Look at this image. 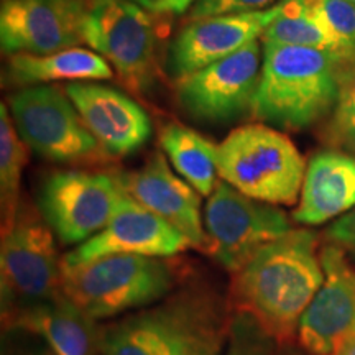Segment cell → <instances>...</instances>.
<instances>
[{
	"instance_id": "obj_1",
	"label": "cell",
	"mask_w": 355,
	"mask_h": 355,
	"mask_svg": "<svg viewBox=\"0 0 355 355\" xmlns=\"http://www.w3.org/2000/svg\"><path fill=\"white\" fill-rule=\"evenodd\" d=\"M322 279L316 234L291 229L234 273L232 303L235 311L254 316L278 344H286L298 332Z\"/></svg>"
},
{
	"instance_id": "obj_2",
	"label": "cell",
	"mask_w": 355,
	"mask_h": 355,
	"mask_svg": "<svg viewBox=\"0 0 355 355\" xmlns=\"http://www.w3.org/2000/svg\"><path fill=\"white\" fill-rule=\"evenodd\" d=\"M354 63L314 48L263 43L252 115L266 125L303 130L334 109L340 79Z\"/></svg>"
},
{
	"instance_id": "obj_3",
	"label": "cell",
	"mask_w": 355,
	"mask_h": 355,
	"mask_svg": "<svg viewBox=\"0 0 355 355\" xmlns=\"http://www.w3.org/2000/svg\"><path fill=\"white\" fill-rule=\"evenodd\" d=\"M219 176L257 201L293 206L300 199L306 163L285 133L263 123L235 128L217 145Z\"/></svg>"
},
{
	"instance_id": "obj_4",
	"label": "cell",
	"mask_w": 355,
	"mask_h": 355,
	"mask_svg": "<svg viewBox=\"0 0 355 355\" xmlns=\"http://www.w3.org/2000/svg\"><path fill=\"white\" fill-rule=\"evenodd\" d=\"M175 273L165 259L112 255L64 266L61 291L91 319L112 318L144 308L168 295Z\"/></svg>"
},
{
	"instance_id": "obj_5",
	"label": "cell",
	"mask_w": 355,
	"mask_h": 355,
	"mask_svg": "<svg viewBox=\"0 0 355 355\" xmlns=\"http://www.w3.org/2000/svg\"><path fill=\"white\" fill-rule=\"evenodd\" d=\"M8 109L20 139L40 157L63 165H99L110 158L68 94L55 86L19 89Z\"/></svg>"
},
{
	"instance_id": "obj_6",
	"label": "cell",
	"mask_w": 355,
	"mask_h": 355,
	"mask_svg": "<svg viewBox=\"0 0 355 355\" xmlns=\"http://www.w3.org/2000/svg\"><path fill=\"white\" fill-rule=\"evenodd\" d=\"M63 259L58 255L53 229L42 212L21 206L15 220L2 230L0 285L2 314L28 308L63 295Z\"/></svg>"
},
{
	"instance_id": "obj_7",
	"label": "cell",
	"mask_w": 355,
	"mask_h": 355,
	"mask_svg": "<svg viewBox=\"0 0 355 355\" xmlns=\"http://www.w3.org/2000/svg\"><path fill=\"white\" fill-rule=\"evenodd\" d=\"M84 42L112 64L130 91L152 86L158 37L148 10L128 0H87Z\"/></svg>"
},
{
	"instance_id": "obj_8",
	"label": "cell",
	"mask_w": 355,
	"mask_h": 355,
	"mask_svg": "<svg viewBox=\"0 0 355 355\" xmlns=\"http://www.w3.org/2000/svg\"><path fill=\"white\" fill-rule=\"evenodd\" d=\"M125 198L117 173L66 170L43 181L38 207L61 242L83 243L109 224Z\"/></svg>"
},
{
	"instance_id": "obj_9",
	"label": "cell",
	"mask_w": 355,
	"mask_h": 355,
	"mask_svg": "<svg viewBox=\"0 0 355 355\" xmlns=\"http://www.w3.org/2000/svg\"><path fill=\"white\" fill-rule=\"evenodd\" d=\"M207 252L227 272H239L266 243L290 232L286 214L273 204L242 194L229 183H217L204 207Z\"/></svg>"
},
{
	"instance_id": "obj_10",
	"label": "cell",
	"mask_w": 355,
	"mask_h": 355,
	"mask_svg": "<svg viewBox=\"0 0 355 355\" xmlns=\"http://www.w3.org/2000/svg\"><path fill=\"white\" fill-rule=\"evenodd\" d=\"M263 51L259 40L242 50L178 79L181 107L202 122H230L252 114L259 91Z\"/></svg>"
},
{
	"instance_id": "obj_11",
	"label": "cell",
	"mask_w": 355,
	"mask_h": 355,
	"mask_svg": "<svg viewBox=\"0 0 355 355\" xmlns=\"http://www.w3.org/2000/svg\"><path fill=\"white\" fill-rule=\"evenodd\" d=\"M87 0H2L0 44L7 55H50L84 42Z\"/></svg>"
},
{
	"instance_id": "obj_12",
	"label": "cell",
	"mask_w": 355,
	"mask_h": 355,
	"mask_svg": "<svg viewBox=\"0 0 355 355\" xmlns=\"http://www.w3.org/2000/svg\"><path fill=\"white\" fill-rule=\"evenodd\" d=\"M322 285L298 324V343L308 355H331L355 322V266L344 248L326 242L319 248Z\"/></svg>"
},
{
	"instance_id": "obj_13",
	"label": "cell",
	"mask_w": 355,
	"mask_h": 355,
	"mask_svg": "<svg viewBox=\"0 0 355 355\" xmlns=\"http://www.w3.org/2000/svg\"><path fill=\"white\" fill-rule=\"evenodd\" d=\"M191 242L173 225L128 196L101 232L63 257L64 266L89 263L112 255L166 259L188 250Z\"/></svg>"
},
{
	"instance_id": "obj_14",
	"label": "cell",
	"mask_w": 355,
	"mask_h": 355,
	"mask_svg": "<svg viewBox=\"0 0 355 355\" xmlns=\"http://www.w3.org/2000/svg\"><path fill=\"white\" fill-rule=\"evenodd\" d=\"M278 12L279 2L259 12L191 20L170 46L168 69L171 76L183 79L257 42Z\"/></svg>"
},
{
	"instance_id": "obj_15",
	"label": "cell",
	"mask_w": 355,
	"mask_h": 355,
	"mask_svg": "<svg viewBox=\"0 0 355 355\" xmlns=\"http://www.w3.org/2000/svg\"><path fill=\"white\" fill-rule=\"evenodd\" d=\"M121 180L133 201L166 220L194 248L207 252L201 194L171 170L163 155L155 153L140 170L121 175Z\"/></svg>"
},
{
	"instance_id": "obj_16",
	"label": "cell",
	"mask_w": 355,
	"mask_h": 355,
	"mask_svg": "<svg viewBox=\"0 0 355 355\" xmlns=\"http://www.w3.org/2000/svg\"><path fill=\"white\" fill-rule=\"evenodd\" d=\"M64 92L109 157H127L140 150L152 135L148 114L117 89L71 83Z\"/></svg>"
},
{
	"instance_id": "obj_17",
	"label": "cell",
	"mask_w": 355,
	"mask_h": 355,
	"mask_svg": "<svg viewBox=\"0 0 355 355\" xmlns=\"http://www.w3.org/2000/svg\"><path fill=\"white\" fill-rule=\"evenodd\" d=\"M355 207V157L321 150L311 157L293 219L303 225L326 224Z\"/></svg>"
},
{
	"instance_id": "obj_18",
	"label": "cell",
	"mask_w": 355,
	"mask_h": 355,
	"mask_svg": "<svg viewBox=\"0 0 355 355\" xmlns=\"http://www.w3.org/2000/svg\"><path fill=\"white\" fill-rule=\"evenodd\" d=\"M198 298H176L141 311L101 334L99 355H171Z\"/></svg>"
},
{
	"instance_id": "obj_19",
	"label": "cell",
	"mask_w": 355,
	"mask_h": 355,
	"mask_svg": "<svg viewBox=\"0 0 355 355\" xmlns=\"http://www.w3.org/2000/svg\"><path fill=\"white\" fill-rule=\"evenodd\" d=\"M8 327L33 332L55 355H99L101 336L87 318L64 295L3 316Z\"/></svg>"
},
{
	"instance_id": "obj_20",
	"label": "cell",
	"mask_w": 355,
	"mask_h": 355,
	"mask_svg": "<svg viewBox=\"0 0 355 355\" xmlns=\"http://www.w3.org/2000/svg\"><path fill=\"white\" fill-rule=\"evenodd\" d=\"M109 78H112L109 61L99 53L78 46L50 55H12L6 71V83L19 87L53 81L86 83Z\"/></svg>"
},
{
	"instance_id": "obj_21",
	"label": "cell",
	"mask_w": 355,
	"mask_h": 355,
	"mask_svg": "<svg viewBox=\"0 0 355 355\" xmlns=\"http://www.w3.org/2000/svg\"><path fill=\"white\" fill-rule=\"evenodd\" d=\"M159 145L173 170L209 198L217 186V145L183 123H168L159 133Z\"/></svg>"
},
{
	"instance_id": "obj_22",
	"label": "cell",
	"mask_w": 355,
	"mask_h": 355,
	"mask_svg": "<svg viewBox=\"0 0 355 355\" xmlns=\"http://www.w3.org/2000/svg\"><path fill=\"white\" fill-rule=\"evenodd\" d=\"M261 42L283 46L314 48L331 53L347 63H355L324 24L311 0H279L277 19L261 35Z\"/></svg>"
},
{
	"instance_id": "obj_23",
	"label": "cell",
	"mask_w": 355,
	"mask_h": 355,
	"mask_svg": "<svg viewBox=\"0 0 355 355\" xmlns=\"http://www.w3.org/2000/svg\"><path fill=\"white\" fill-rule=\"evenodd\" d=\"M26 163V145L20 139L7 104L0 105V206L2 230H7L20 209V181Z\"/></svg>"
},
{
	"instance_id": "obj_24",
	"label": "cell",
	"mask_w": 355,
	"mask_h": 355,
	"mask_svg": "<svg viewBox=\"0 0 355 355\" xmlns=\"http://www.w3.org/2000/svg\"><path fill=\"white\" fill-rule=\"evenodd\" d=\"M227 336L229 322L224 321L216 303L198 298L171 355H220Z\"/></svg>"
},
{
	"instance_id": "obj_25",
	"label": "cell",
	"mask_w": 355,
	"mask_h": 355,
	"mask_svg": "<svg viewBox=\"0 0 355 355\" xmlns=\"http://www.w3.org/2000/svg\"><path fill=\"white\" fill-rule=\"evenodd\" d=\"M327 144L355 157V63L340 79L339 96L326 125Z\"/></svg>"
},
{
	"instance_id": "obj_26",
	"label": "cell",
	"mask_w": 355,
	"mask_h": 355,
	"mask_svg": "<svg viewBox=\"0 0 355 355\" xmlns=\"http://www.w3.org/2000/svg\"><path fill=\"white\" fill-rule=\"evenodd\" d=\"M277 340L250 314L235 311L229 319L225 355H277Z\"/></svg>"
},
{
	"instance_id": "obj_27",
	"label": "cell",
	"mask_w": 355,
	"mask_h": 355,
	"mask_svg": "<svg viewBox=\"0 0 355 355\" xmlns=\"http://www.w3.org/2000/svg\"><path fill=\"white\" fill-rule=\"evenodd\" d=\"M331 33L355 61V3L350 0H311Z\"/></svg>"
},
{
	"instance_id": "obj_28",
	"label": "cell",
	"mask_w": 355,
	"mask_h": 355,
	"mask_svg": "<svg viewBox=\"0 0 355 355\" xmlns=\"http://www.w3.org/2000/svg\"><path fill=\"white\" fill-rule=\"evenodd\" d=\"M275 0H198L189 12L191 20L232 13H250L273 7Z\"/></svg>"
},
{
	"instance_id": "obj_29",
	"label": "cell",
	"mask_w": 355,
	"mask_h": 355,
	"mask_svg": "<svg viewBox=\"0 0 355 355\" xmlns=\"http://www.w3.org/2000/svg\"><path fill=\"white\" fill-rule=\"evenodd\" d=\"M324 235L326 242L343 247L344 250H355V207L347 214L337 217Z\"/></svg>"
},
{
	"instance_id": "obj_30",
	"label": "cell",
	"mask_w": 355,
	"mask_h": 355,
	"mask_svg": "<svg viewBox=\"0 0 355 355\" xmlns=\"http://www.w3.org/2000/svg\"><path fill=\"white\" fill-rule=\"evenodd\" d=\"M198 0H163L162 3L157 7L155 13H171V15H183V13L191 7L193 8L194 3Z\"/></svg>"
},
{
	"instance_id": "obj_31",
	"label": "cell",
	"mask_w": 355,
	"mask_h": 355,
	"mask_svg": "<svg viewBox=\"0 0 355 355\" xmlns=\"http://www.w3.org/2000/svg\"><path fill=\"white\" fill-rule=\"evenodd\" d=\"M331 355H355V322L347 331V334L340 339V343L336 345Z\"/></svg>"
},
{
	"instance_id": "obj_32",
	"label": "cell",
	"mask_w": 355,
	"mask_h": 355,
	"mask_svg": "<svg viewBox=\"0 0 355 355\" xmlns=\"http://www.w3.org/2000/svg\"><path fill=\"white\" fill-rule=\"evenodd\" d=\"M128 2L137 3V6L141 7V8H145V10L155 13V10H157V7L163 2V0H128Z\"/></svg>"
},
{
	"instance_id": "obj_33",
	"label": "cell",
	"mask_w": 355,
	"mask_h": 355,
	"mask_svg": "<svg viewBox=\"0 0 355 355\" xmlns=\"http://www.w3.org/2000/svg\"><path fill=\"white\" fill-rule=\"evenodd\" d=\"M277 355H301V354H300V352H296V350L285 349V350H278Z\"/></svg>"
},
{
	"instance_id": "obj_34",
	"label": "cell",
	"mask_w": 355,
	"mask_h": 355,
	"mask_svg": "<svg viewBox=\"0 0 355 355\" xmlns=\"http://www.w3.org/2000/svg\"><path fill=\"white\" fill-rule=\"evenodd\" d=\"M350 2H354V3H355V0H350Z\"/></svg>"
},
{
	"instance_id": "obj_35",
	"label": "cell",
	"mask_w": 355,
	"mask_h": 355,
	"mask_svg": "<svg viewBox=\"0 0 355 355\" xmlns=\"http://www.w3.org/2000/svg\"><path fill=\"white\" fill-rule=\"evenodd\" d=\"M51 355H55V354H51Z\"/></svg>"
}]
</instances>
